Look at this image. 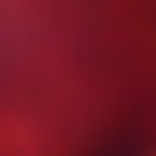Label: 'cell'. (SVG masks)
Wrapping results in <instances>:
<instances>
[]
</instances>
